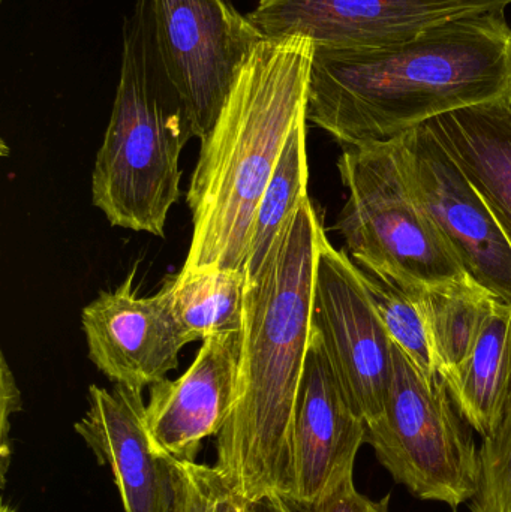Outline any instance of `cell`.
<instances>
[{
    "label": "cell",
    "mask_w": 511,
    "mask_h": 512,
    "mask_svg": "<svg viewBox=\"0 0 511 512\" xmlns=\"http://www.w3.org/2000/svg\"><path fill=\"white\" fill-rule=\"evenodd\" d=\"M511 0H258L248 18L272 41L309 39L315 48L392 44L458 18L506 11Z\"/></svg>",
    "instance_id": "obj_10"
},
{
    "label": "cell",
    "mask_w": 511,
    "mask_h": 512,
    "mask_svg": "<svg viewBox=\"0 0 511 512\" xmlns=\"http://www.w3.org/2000/svg\"><path fill=\"white\" fill-rule=\"evenodd\" d=\"M0 512H15V510L11 507V505L5 504V502H3L2 508H0Z\"/></svg>",
    "instance_id": "obj_26"
},
{
    "label": "cell",
    "mask_w": 511,
    "mask_h": 512,
    "mask_svg": "<svg viewBox=\"0 0 511 512\" xmlns=\"http://www.w3.org/2000/svg\"><path fill=\"white\" fill-rule=\"evenodd\" d=\"M324 228L303 201L254 279H246L236 403L216 436L215 468L245 501L290 499L294 409L312 336Z\"/></svg>",
    "instance_id": "obj_2"
},
{
    "label": "cell",
    "mask_w": 511,
    "mask_h": 512,
    "mask_svg": "<svg viewBox=\"0 0 511 512\" xmlns=\"http://www.w3.org/2000/svg\"><path fill=\"white\" fill-rule=\"evenodd\" d=\"M426 125L470 180L511 248V104L474 105Z\"/></svg>",
    "instance_id": "obj_15"
},
{
    "label": "cell",
    "mask_w": 511,
    "mask_h": 512,
    "mask_svg": "<svg viewBox=\"0 0 511 512\" xmlns=\"http://www.w3.org/2000/svg\"><path fill=\"white\" fill-rule=\"evenodd\" d=\"M173 469L177 512H243L245 499L215 466L167 459Z\"/></svg>",
    "instance_id": "obj_21"
},
{
    "label": "cell",
    "mask_w": 511,
    "mask_h": 512,
    "mask_svg": "<svg viewBox=\"0 0 511 512\" xmlns=\"http://www.w3.org/2000/svg\"><path fill=\"white\" fill-rule=\"evenodd\" d=\"M122 65L92 174V201L113 227L165 236L179 201L191 120L159 62L141 0L123 24Z\"/></svg>",
    "instance_id": "obj_4"
},
{
    "label": "cell",
    "mask_w": 511,
    "mask_h": 512,
    "mask_svg": "<svg viewBox=\"0 0 511 512\" xmlns=\"http://www.w3.org/2000/svg\"><path fill=\"white\" fill-rule=\"evenodd\" d=\"M135 270L114 291H102L81 313L89 358L113 384L143 391L179 367L183 337L161 291L140 298Z\"/></svg>",
    "instance_id": "obj_12"
},
{
    "label": "cell",
    "mask_w": 511,
    "mask_h": 512,
    "mask_svg": "<svg viewBox=\"0 0 511 512\" xmlns=\"http://www.w3.org/2000/svg\"><path fill=\"white\" fill-rule=\"evenodd\" d=\"M443 378H429L393 343L384 412L366 442L393 480L423 501L458 510L482 484L480 448Z\"/></svg>",
    "instance_id": "obj_6"
},
{
    "label": "cell",
    "mask_w": 511,
    "mask_h": 512,
    "mask_svg": "<svg viewBox=\"0 0 511 512\" xmlns=\"http://www.w3.org/2000/svg\"><path fill=\"white\" fill-rule=\"evenodd\" d=\"M368 426L345 393L320 334L312 327L294 409L293 486L288 504L314 512L342 483L354 477Z\"/></svg>",
    "instance_id": "obj_11"
},
{
    "label": "cell",
    "mask_w": 511,
    "mask_h": 512,
    "mask_svg": "<svg viewBox=\"0 0 511 512\" xmlns=\"http://www.w3.org/2000/svg\"><path fill=\"white\" fill-rule=\"evenodd\" d=\"M159 62L194 137L218 120L240 69L264 36L233 0H141Z\"/></svg>",
    "instance_id": "obj_7"
},
{
    "label": "cell",
    "mask_w": 511,
    "mask_h": 512,
    "mask_svg": "<svg viewBox=\"0 0 511 512\" xmlns=\"http://www.w3.org/2000/svg\"><path fill=\"white\" fill-rule=\"evenodd\" d=\"M390 498L392 496L387 495L381 501H372L356 489L351 478L330 493L314 512H390Z\"/></svg>",
    "instance_id": "obj_24"
},
{
    "label": "cell",
    "mask_w": 511,
    "mask_h": 512,
    "mask_svg": "<svg viewBox=\"0 0 511 512\" xmlns=\"http://www.w3.org/2000/svg\"><path fill=\"white\" fill-rule=\"evenodd\" d=\"M312 327L356 411L375 423L383 415L393 342L372 304L356 262L323 231L315 270Z\"/></svg>",
    "instance_id": "obj_9"
},
{
    "label": "cell",
    "mask_w": 511,
    "mask_h": 512,
    "mask_svg": "<svg viewBox=\"0 0 511 512\" xmlns=\"http://www.w3.org/2000/svg\"><path fill=\"white\" fill-rule=\"evenodd\" d=\"M159 291L186 342L242 330L246 273L237 268H212L168 277Z\"/></svg>",
    "instance_id": "obj_17"
},
{
    "label": "cell",
    "mask_w": 511,
    "mask_h": 512,
    "mask_svg": "<svg viewBox=\"0 0 511 512\" xmlns=\"http://www.w3.org/2000/svg\"><path fill=\"white\" fill-rule=\"evenodd\" d=\"M444 382L468 426L482 439L494 435L511 397V306L497 304L468 357Z\"/></svg>",
    "instance_id": "obj_16"
},
{
    "label": "cell",
    "mask_w": 511,
    "mask_h": 512,
    "mask_svg": "<svg viewBox=\"0 0 511 512\" xmlns=\"http://www.w3.org/2000/svg\"><path fill=\"white\" fill-rule=\"evenodd\" d=\"M243 512H296V510L282 496L269 493L252 501H246Z\"/></svg>",
    "instance_id": "obj_25"
},
{
    "label": "cell",
    "mask_w": 511,
    "mask_h": 512,
    "mask_svg": "<svg viewBox=\"0 0 511 512\" xmlns=\"http://www.w3.org/2000/svg\"><path fill=\"white\" fill-rule=\"evenodd\" d=\"M240 354L242 330L207 337L180 378L149 387L147 433L159 456L195 462L204 439L222 432L236 403Z\"/></svg>",
    "instance_id": "obj_13"
},
{
    "label": "cell",
    "mask_w": 511,
    "mask_h": 512,
    "mask_svg": "<svg viewBox=\"0 0 511 512\" xmlns=\"http://www.w3.org/2000/svg\"><path fill=\"white\" fill-rule=\"evenodd\" d=\"M309 39H264L240 69L209 134L201 140L186 203L192 239L180 273L245 271L258 204L291 132L306 119Z\"/></svg>",
    "instance_id": "obj_3"
},
{
    "label": "cell",
    "mask_w": 511,
    "mask_h": 512,
    "mask_svg": "<svg viewBox=\"0 0 511 512\" xmlns=\"http://www.w3.org/2000/svg\"><path fill=\"white\" fill-rule=\"evenodd\" d=\"M306 122L308 120H302L291 132L258 204L249 234L246 279H254L260 273L279 237L303 201L309 198Z\"/></svg>",
    "instance_id": "obj_19"
},
{
    "label": "cell",
    "mask_w": 511,
    "mask_h": 512,
    "mask_svg": "<svg viewBox=\"0 0 511 512\" xmlns=\"http://www.w3.org/2000/svg\"><path fill=\"white\" fill-rule=\"evenodd\" d=\"M511 104L504 11L447 21L392 44L315 48L306 120L341 146L395 140L441 114Z\"/></svg>",
    "instance_id": "obj_1"
},
{
    "label": "cell",
    "mask_w": 511,
    "mask_h": 512,
    "mask_svg": "<svg viewBox=\"0 0 511 512\" xmlns=\"http://www.w3.org/2000/svg\"><path fill=\"white\" fill-rule=\"evenodd\" d=\"M338 168L348 200L336 228L357 265L413 292L473 282L411 194L395 140L345 147Z\"/></svg>",
    "instance_id": "obj_5"
},
{
    "label": "cell",
    "mask_w": 511,
    "mask_h": 512,
    "mask_svg": "<svg viewBox=\"0 0 511 512\" xmlns=\"http://www.w3.org/2000/svg\"><path fill=\"white\" fill-rule=\"evenodd\" d=\"M23 411L21 393L15 382L14 373L9 369L5 355H0V481L5 487L6 474L12 460V444L9 441L11 417Z\"/></svg>",
    "instance_id": "obj_23"
},
{
    "label": "cell",
    "mask_w": 511,
    "mask_h": 512,
    "mask_svg": "<svg viewBox=\"0 0 511 512\" xmlns=\"http://www.w3.org/2000/svg\"><path fill=\"white\" fill-rule=\"evenodd\" d=\"M416 294L425 315L438 373L446 381L468 357L500 301L473 282Z\"/></svg>",
    "instance_id": "obj_18"
},
{
    "label": "cell",
    "mask_w": 511,
    "mask_h": 512,
    "mask_svg": "<svg viewBox=\"0 0 511 512\" xmlns=\"http://www.w3.org/2000/svg\"><path fill=\"white\" fill-rule=\"evenodd\" d=\"M86 414L75 432L99 466L113 474L125 512H177L173 469L153 450L143 391L122 384L111 390L90 385Z\"/></svg>",
    "instance_id": "obj_14"
},
{
    "label": "cell",
    "mask_w": 511,
    "mask_h": 512,
    "mask_svg": "<svg viewBox=\"0 0 511 512\" xmlns=\"http://www.w3.org/2000/svg\"><path fill=\"white\" fill-rule=\"evenodd\" d=\"M357 267L392 342L405 352L420 372L429 378H441L416 291L402 288L395 280L377 271Z\"/></svg>",
    "instance_id": "obj_20"
},
{
    "label": "cell",
    "mask_w": 511,
    "mask_h": 512,
    "mask_svg": "<svg viewBox=\"0 0 511 512\" xmlns=\"http://www.w3.org/2000/svg\"><path fill=\"white\" fill-rule=\"evenodd\" d=\"M482 484L471 512H511V397L503 423L480 445Z\"/></svg>",
    "instance_id": "obj_22"
},
{
    "label": "cell",
    "mask_w": 511,
    "mask_h": 512,
    "mask_svg": "<svg viewBox=\"0 0 511 512\" xmlns=\"http://www.w3.org/2000/svg\"><path fill=\"white\" fill-rule=\"evenodd\" d=\"M420 209L467 276L511 306V248L470 180L426 123L395 138Z\"/></svg>",
    "instance_id": "obj_8"
}]
</instances>
